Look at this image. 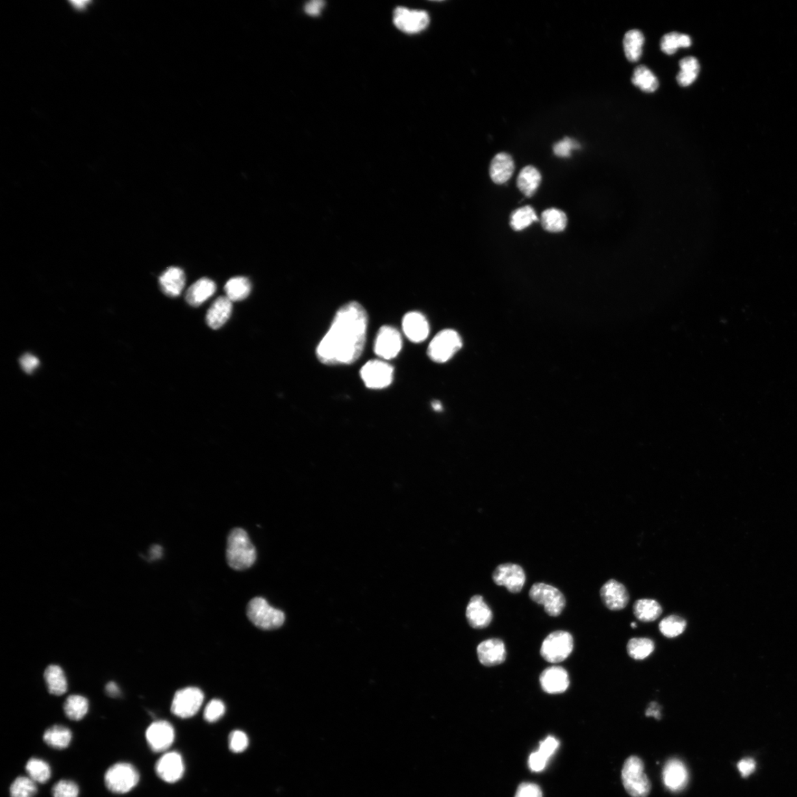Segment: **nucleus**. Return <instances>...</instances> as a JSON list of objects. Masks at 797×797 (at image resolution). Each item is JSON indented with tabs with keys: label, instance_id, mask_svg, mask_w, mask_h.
<instances>
[{
	"label": "nucleus",
	"instance_id": "nucleus-10",
	"mask_svg": "<svg viewBox=\"0 0 797 797\" xmlns=\"http://www.w3.org/2000/svg\"><path fill=\"white\" fill-rule=\"evenodd\" d=\"M203 700V692L198 688L187 687L180 690L174 696L172 711L179 718H192L198 713Z\"/></svg>",
	"mask_w": 797,
	"mask_h": 797
},
{
	"label": "nucleus",
	"instance_id": "nucleus-40",
	"mask_svg": "<svg viewBox=\"0 0 797 797\" xmlns=\"http://www.w3.org/2000/svg\"><path fill=\"white\" fill-rule=\"evenodd\" d=\"M26 772L35 783H45L51 776V767L40 759L32 758L26 765Z\"/></svg>",
	"mask_w": 797,
	"mask_h": 797
},
{
	"label": "nucleus",
	"instance_id": "nucleus-29",
	"mask_svg": "<svg viewBox=\"0 0 797 797\" xmlns=\"http://www.w3.org/2000/svg\"><path fill=\"white\" fill-rule=\"evenodd\" d=\"M644 37L639 30H631L626 33L623 40L625 56L631 62L640 60L642 54Z\"/></svg>",
	"mask_w": 797,
	"mask_h": 797
},
{
	"label": "nucleus",
	"instance_id": "nucleus-36",
	"mask_svg": "<svg viewBox=\"0 0 797 797\" xmlns=\"http://www.w3.org/2000/svg\"><path fill=\"white\" fill-rule=\"evenodd\" d=\"M687 621L677 615H670L663 618L659 623L661 633L667 638H676L684 633L687 629Z\"/></svg>",
	"mask_w": 797,
	"mask_h": 797
},
{
	"label": "nucleus",
	"instance_id": "nucleus-28",
	"mask_svg": "<svg viewBox=\"0 0 797 797\" xmlns=\"http://www.w3.org/2000/svg\"><path fill=\"white\" fill-rule=\"evenodd\" d=\"M45 680L50 694L62 696L68 690V682L63 670L57 666L47 667L45 671Z\"/></svg>",
	"mask_w": 797,
	"mask_h": 797
},
{
	"label": "nucleus",
	"instance_id": "nucleus-54",
	"mask_svg": "<svg viewBox=\"0 0 797 797\" xmlns=\"http://www.w3.org/2000/svg\"><path fill=\"white\" fill-rule=\"evenodd\" d=\"M161 555H162V548H161L160 546H155L153 548H151V556L153 557V559L160 558Z\"/></svg>",
	"mask_w": 797,
	"mask_h": 797
},
{
	"label": "nucleus",
	"instance_id": "nucleus-27",
	"mask_svg": "<svg viewBox=\"0 0 797 797\" xmlns=\"http://www.w3.org/2000/svg\"><path fill=\"white\" fill-rule=\"evenodd\" d=\"M662 611L661 605L652 599H641L635 601L633 605L634 616L644 622L657 620L660 618Z\"/></svg>",
	"mask_w": 797,
	"mask_h": 797
},
{
	"label": "nucleus",
	"instance_id": "nucleus-43",
	"mask_svg": "<svg viewBox=\"0 0 797 797\" xmlns=\"http://www.w3.org/2000/svg\"><path fill=\"white\" fill-rule=\"evenodd\" d=\"M225 713V706L220 700H212L207 705L204 711V718L207 722L213 723L219 720Z\"/></svg>",
	"mask_w": 797,
	"mask_h": 797
},
{
	"label": "nucleus",
	"instance_id": "nucleus-46",
	"mask_svg": "<svg viewBox=\"0 0 797 797\" xmlns=\"http://www.w3.org/2000/svg\"><path fill=\"white\" fill-rule=\"evenodd\" d=\"M515 797H543L542 789L533 783H523L520 785Z\"/></svg>",
	"mask_w": 797,
	"mask_h": 797
},
{
	"label": "nucleus",
	"instance_id": "nucleus-49",
	"mask_svg": "<svg viewBox=\"0 0 797 797\" xmlns=\"http://www.w3.org/2000/svg\"><path fill=\"white\" fill-rule=\"evenodd\" d=\"M20 364L25 372L31 374L40 366V359L33 355L26 354L21 358Z\"/></svg>",
	"mask_w": 797,
	"mask_h": 797
},
{
	"label": "nucleus",
	"instance_id": "nucleus-39",
	"mask_svg": "<svg viewBox=\"0 0 797 797\" xmlns=\"http://www.w3.org/2000/svg\"><path fill=\"white\" fill-rule=\"evenodd\" d=\"M691 38L687 34L672 32L664 35L661 40V49L668 55L674 54L680 47H689Z\"/></svg>",
	"mask_w": 797,
	"mask_h": 797
},
{
	"label": "nucleus",
	"instance_id": "nucleus-32",
	"mask_svg": "<svg viewBox=\"0 0 797 797\" xmlns=\"http://www.w3.org/2000/svg\"><path fill=\"white\" fill-rule=\"evenodd\" d=\"M632 83L643 92L648 93L656 91L659 85L656 75L644 65H640L635 69Z\"/></svg>",
	"mask_w": 797,
	"mask_h": 797
},
{
	"label": "nucleus",
	"instance_id": "nucleus-21",
	"mask_svg": "<svg viewBox=\"0 0 797 797\" xmlns=\"http://www.w3.org/2000/svg\"><path fill=\"white\" fill-rule=\"evenodd\" d=\"M405 336L413 343H421L428 338L430 327L428 320L418 312L407 313L403 320Z\"/></svg>",
	"mask_w": 797,
	"mask_h": 797
},
{
	"label": "nucleus",
	"instance_id": "nucleus-16",
	"mask_svg": "<svg viewBox=\"0 0 797 797\" xmlns=\"http://www.w3.org/2000/svg\"><path fill=\"white\" fill-rule=\"evenodd\" d=\"M600 596L606 608L614 611L624 609L630 600L627 588L613 579L603 585Z\"/></svg>",
	"mask_w": 797,
	"mask_h": 797
},
{
	"label": "nucleus",
	"instance_id": "nucleus-44",
	"mask_svg": "<svg viewBox=\"0 0 797 797\" xmlns=\"http://www.w3.org/2000/svg\"><path fill=\"white\" fill-rule=\"evenodd\" d=\"M249 744V737L242 731H233L229 737V746L234 753H241L246 750Z\"/></svg>",
	"mask_w": 797,
	"mask_h": 797
},
{
	"label": "nucleus",
	"instance_id": "nucleus-34",
	"mask_svg": "<svg viewBox=\"0 0 797 797\" xmlns=\"http://www.w3.org/2000/svg\"><path fill=\"white\" fill-rule=\"evenodd\" d=\"M89 709L88 700L81 696L73 695L66 699L64 710L66 717L73 720H81Z\"/></svg>",
	"mask_w": 797,
	"mask_h": 797
},
{
	"label": "nucleus",
	"instance_id": "nucleus-6",
	"mask_svg": "<svg viewBox=\"0 0 797 797\" xmlns=\"http://www.w3.org/2000/svg\"><path fill=\"white\" fill-rule=\"evenodd\" d=\"M462 347L458 332L444 329L439 332L429 344L428 355L433 362L443 364L448 362Z\"/></svg>",
	"mask_w": 797,
	"mask_h": 797
},
{
	"label": "nucleus",
	"instance_id": "nucleus-18",
	"mask_svg": "<svg viewBox=\"0 0 797 797\" xmlns=\"http://www.w3.org/2000/svg\"><path fill=\"white\" fill-rule=\"evenodd\" d=\"M540 684L548 694H561L570 685V679L568 672L564 668L553 666L542 672L540 676Z\"/></svg>",
	"mask_w": 797,
	"mask_h": 797
},
{
	"label": "nucleus",
	"instance_id": "nucleus-13",
	"mask_svg": "<svg viewBox=\"0 0 797 797\" xmlns=\"http://www.w3.org/2000/svg\"><path fill=\"white\" fill-rule=\"evenodd\" d=\"M394 23L398 29L406 34H417L428 27L430 17L423 11L398 8L394 12Z\"/></svg>",
	"mask_w": 797,
	"mask_h": 797
},
{
	"label": "nucleus",
	"instance_id": "nucleus-17",
	"mask_svg": "<svg viewBox=\"0 0 797 797\" xmlns=\"http://www.w3.org/2000/svg\"><path fill=\"white\" fill-rule=\"evenodd\" d=\"M184 770L183 758L175 752L166 753L160 757L155 766L158 776L168 783H174L181 779Z\"/></svg>",
	"mask_w": 797,
	"mask_h": 797
},
{
	"label": "nucleus",
	"instance_id": "nucleus-45",
	"mask_svg": "<svg viewBox=\"0 0 797 797\" xmlns=\"http://www.w3.org/2000/svg\"><path fill=\"white\" fill-rule=\"evenodd\" d=\"M580 148V145L577 143V141L565 138L563 140L559 141L558 143L554 146V153L559 157H569L572 155V151L574 149Z\"/></svg>",
	"mask_w": 797,
	"mask_h": 797
},
{
	"label": "nucleus",
	"instance_id": "nucleus-25",
	"mask_svg": "<svg viewBox=\"0 0 797 797\" xmlns=\"http://www.w3.org/2000/svg\"><path fill=\"white\" fill-rule=\"evenodd\" d=\"M216 290V283L211 279L203 278L192 284L186 292V299L189 305L199 307L210 299Z\"/></svg>",
	"mask_w": 797,
	"mask_h": 797
},
{
	"label": "nucleus",
	"instance_id": "nucleus-42",
	"mask_svg": "<svg viewBox=\"0 0 797 797\" xmlns=\"http://www.w3.org/2000/svg\"><path fill=\"white\" fill-rule=\"evenodd\" d=\"M52 793L53 797H78L79 790L73 781H61L53 786Z\"/></svg>",
	"mask_w": 797,
	"mask_h": 797
},
{
	"label": "nucleus",
	"instance_id": "nucleus-47",
	"mask_svg": "<svg viewBox=\"0 0 797 797\" xmlns=\"http://www.w3.org/2000/svg\"><path fill=\"white\" fill-rule=\"evenodd\" d=\"M559 745V743L555 737L548 736L540 743L538 751L548 760V758L555 752Z\"/></svg>",
	"mask_w": 797,
	"mask_h": 797
},
{
	"label": "nucleus",
	"instance_id": "nucleus-48",
	"mask_svg": "<svg viewBox=\"0 0 797 797\" xmlns=\"http://www.w3.org/2000/svg\"><path fill=\"white\" fill-rule=\"evenodd\" d=\"M548 759L539 751L531 754L529 759V766L533 772H538L544 770Z\"/></svg>",
	"mask_w": 797,
	"mask_h": 797
},
{
	"label": "nucleus",
	"instance_id": "nucleus-15",
	"mask_svg": "<svg viewBox=\"0 0 797 797\" xmlns=\"http://www.w3.org/2000/svg\"><path fill=\"white\" fill-rule=\"evenodd\" d=\"M663 781L667 789L679 792L685 789L689 783V772L684 763L677 758L669 760L663 770Z\"/></svg>",
	"mask_w": 797,
	"mask_h": 797
},
{
	"label": "nucleus",
	"instance_id": "nucleus-53",
	"mask_svg": "<svg viewBox=\"0 0 797 797\" xmlns=\"http://www.w3.org/2000/svg\"><path fill=\"white\" fill-rule=\"evenodd\" d=\"M107 694L113 698L118 697L121 690L115 682H110L106 686Z\"/></svg>",
	"mask_w": 797,
	"mask_h": 797
},
{
	"label": "nucleus",
	"instance_id": "nucleus-3",
	"mask_svg": "<svg viewBox=\"0 0 797 797\" xmlns=\"http://www.w3.org/2000/svg\"><path fill=\"white\" fill-rule=\"evenodd\" d=\"M644 766L641 759L631 756L625 761L622 779L626 792L632 797H647L651 790V784L645 774Z\"/></svg>",
	"mask_w": 797,
	"mask_h": 797
},
{
	"label": "nucleus",
	"instance_id": "nucleus-56",
	"mask_svg": "<svg viewBox=\"0 0 797 797\" xmlns=\"http://www.w3.org/2000/svg\"><path fill=\"white\" fill-rule=\"evenodd\" d=\"M631 628H632V629H635V628H637V623H635V622H632V623L631 624Z\"/></svg>",
	"mask_w": 797,
	"mask_h": 797
},
{
	"label": "nucleus",
	"instance_id": "nucleus-50",
	"mask_svg": "<svg viewBox=\"0 0 797 797\" xmlns=\"http://www.w3.org/2000/svg\"><path fill=\"white\" fill-rule=\"evenodd\" d=\"M737 768L742 776L747 777L755 772L756 763L752 758H746L738 763Z\"/></svg>",
	"mask_w": 797,
	"mask_h": 797
},
{
	"label": "nucleus",
	"instance_id": "nucleus-55",
	"mask_svg": "<svg viewBox=\"0 0 797 797\" xmlns=\"http://www.w3.org/2000/svg\"><path fill=\"white\" fill-rule=\"evenodd\" d=\"M432 407L435 412H441L442 410V405L439 401H434L432 403Z\"/></svg>",
	"mask_w": 797,
	"mask_h": 797
},
{
	"label": "nucleus",
	"instance_id": "nucleus-12",
	"mask_svg": "<svg viewBox=\"0 0 797 797\" xmlns=\"http://www.w3.org/2000/svg\"><path fill=\"white\" fill-rule=\"evenodd\" d=\"M493 581L499 586H505L511 593L521 592L526 582L524 569L519 565L505 564L498 566L492 574Z\"/></svg>",
	"mask_w": 797,
	"mask_h": 797
},
{
	"label": "nucleus",
	"instance_id": "nucleus-41",
	"mask_svg": "<svg viewBox=\"0 0 797 797\" xmlns=\"http://www.w3.org/2000/svg\"><path fill=\"white\" fill-rule=\"evenodd\" d=\"M37 792L36 783L30 777L16 778L11 786V797H34Z\"/></svg>",
	"mask_w": 797,
	"mask_h": 797
},
{
	"label": "nucleus",
	"instance_id": "nucleus-26",
	"mask_svg": "<svg viewBox=\"0 0 797 797\" xmlns=\"http://www.w3.org/2000/svg\"><path fill=\"white\" fill-rule=\"evenodd\" d=\"M540 183H542V175L536 168L531 166L522 169L517 179V185L520 191L527 197L535 194Z\"/></svg>",
	"mask_w": 797,
	"mask_h": 797
},
{
	"label": "nucleus",
	"instance_id": "nucleus-7",
	"mask_svg": "<svg viewBox=\"0 0 797 797\" xmlns=\"http://www.w3.org/2000/svg\"><path fill=\"white\" fill-rule=\"evenodd\" d=\"M574 649V639L571 633L557 631L550 633L540 648L542 658L550 663H559L570 656Z\"/></svg>",
	"mask_w": 797,
	"mask_h": 797
},
{
	"label": "nucleus",
	"instance_id": "nucleus-5",
	"mask_svg": "<svg viewBox=\"0 0 797 797\" xmlns=\"http://www.w3.org/2000/svg\"><path fill=\"white\" fill-rule=\"evenodd\" d=\"M140 775L136 768L127 763L111 766L104 776L107 789L113 793L123 794L131 791L138 785Z\"/></svg>",
	"mask_w": 797,
	"mask_h": 797
},
{
	"label": "nucleus",
	"instance_id": "nucleus-30",
	"mask_svg": "<svg viewBox=\"0 0 797 797\" xmlns=\"http://www.w3.org/2000/svg\"><path fill=\"white\" fill-rule=\"evenodd\" d=\"M44 742L53 748L64 749L68 747L72 739V733L68 728L63 726H53L45 731Z\"/></svg>",
	"mask_w": 797,
	"mask_h": 797
},
{
	"label": "nucleus",
	"instance_id": "nucleus-31",
	"mask_svg": "<svg viewBox=\"0 0 797 797\" xmlns=\"http://www.w3.org/2000/svg\"><path fill=\"white\" fill-rule=\"evenodd\" d=\"M226 297L233 301H240L250 295L251 283L245 277H234L227 281L225 286Z\"/></svg>",
	"mask_w": 797,
	"mask_h": 797
},
{
	"label": "nucleus",
	"instance_id": "nucleus-52",
	"mask_svg": "<svg viewBox=\"0 0 797 797\" xmlns=\"http://www.w3.org/2000/svg\"><path fill=\"white\" fill-rule=\"evenodd\" d=\"M661 707L657 703V702H651L646 710V713H645V715H646L647 717H653L657 720H660L661 718Z\"/></svg>",
	"mask_w": 797,
	"mask_h": 797
},
{
	"label": "nucleus",
	"instance_id": "nucleus-14",
	"mask_svg": "<svg viewBox=\"0 0 797 797\" xmlns=\"http://www.w3.org/2000/svg\"><path fill=\"white\" fill-rule=\"evenodd\" d=\"M146 737L151 750L155 752H162L173 745L175 741V730L167 721H156L147 729Z\"/></svg>",
	"mask_w": 797,
	"mask_h": 797
},
{
	"label": "nucleus",
	"instance_id": "nucleus-2",
	"mask_svg": "<svg viewBox=\"0 0 797 797\" xmlns=\"http://www.w3.org/2000/svg\"><path fill=\"white\" fill-rule=\"evenodd\" d=\"M227 564L237 571L251 568L256 559V551L246 531L236 528L227 538L226 551Z\"/></svg>",
	"mask_w": 797,
	"mask_h": 797
},
{
	"label": "nucleus",
	"instance_id": "nucleus-35",
	"mask_svg": "<svg viewBox=\"0 0 797 797\" xmlns=\"http://www.w3.org/2000/svg\"><path fill=\"white\" fill-rule=\"evenodd\" d=\"M566 214L557 208H549L543 212L542 223L544 229L549 232H561L567 225Z\"/></svg>",
	"mask_w": 797,
	"mask_h": 797
},
{
	"label": "nucleus",
	"instance_id": "nucleus-24",
	"mask_svg": "<svg viewBox=\"0 0 797 797\" xmlns=\"http://www.w3.org/2000/svg\"><path fill=\"white\" fill-rule=\"evenodd\" d=\"M514 170V161L511 157L507 153H499L492 160L490 175L493 182L504 184L511 177Z\"/></svg>",
	"mask_w": 797,
	"mask_h": 797
},
{
	"label": "nucleus",
	"instance_id": "nucleus-8",
	"mask_svg": "<svg viewBox=\"0 0 797 797\" xmlns=\"http://www.w3.org/2000/svg\"><path fill=\"white\" fill-rule=\"evenodd\" d=\"M529 595L531 600L544 605L546 613L554 618L561 615L565 609L566 601L564 595L553 585L535 583L531 587Z\"/></svg>",
	"mask_w": 797,
	"mask_h": 797
},
{
	"label": "nucleus",
	"instance_id": "nucleus-37",
	"mask_svg": "<svg viewBox=\"0 0 797 797\" xmlns=\"http://www.w3.org/2000/svg\"><path fill=\"white\" fill-rule=\"evenodd\" d=\"M655 650L654 642L648 638H633L627 644L629 657L634 660H644Z\"/></svg>",
	"mask_w": 797,
	"mask_h": 797
},
{
	"label": "nucleus",
	"instance_id": "nucleus-38",
	"mask_svg": "<svg viewBox=\"0 0 797 797\" xmlns=\"http://www.w3.org/2000/svg\"><path fill=\"white\" fill-rule=\"evenodd\" d=\"M538 220L533 207L524 206L516 210L510 217V225L512 229L520 231L527 229L529 226Z\"/></svg>",
	"mask_w": 797,
	"mask_h": 797
},
{
	"label": "nucleus",
	"instance_id": "nucleus-9",
	"mask_svg": "<svg viewBox=\"0 0 797 797\" xmlns=\"http://www.w3.org/2000/svg\"><path fill=\"white\" fill-rule=\"evenodd\" d=\"M393 375L394 368L379 359L370 360L360 370V376L366 386L372 389H382L390 385Z\"/></svg>",
	"mask_w": 797,
	"mask_h": 797
},
{
	"label": "nucleus",
	"instance_id": "nucleus-33",
	"mask_svg": "<svg viewBox=\"0 0 797 797\" xmlns=\"http://www.w3.org/2000/svg\"><path fill=\"white\" fill-rule=\"evenodd\" d=\"M680 72L676 79L681 87H688L698 78L700 71V64L695 57H686L681 60Z\"/></svg>",
	"mask_w": 797,
	"mask_h": 797
},
{
	"label": "nucleus",
	"instance_id": "nucleus-4",
	"mask_svg": "<svg viewBox=\"0 0 797 797\" xmlns=\"http://www.w3.org/2000/svg\"><path fill=\"white\" fill-rule=\"evenodd\" d=\"M246 614L253 624L262 630L278 629L286 620V615L281 611L273 608L262 597L251 600Z\"/></svg>",
	"mask_w": 797,
	"mask_h": 797
},
{
	"label": "nucleus",
	"instance_id": "nucleus-19",
	"mask_svg": "<svg viewBox=\"0 0 797 797\" xmlns=\"http://www.w3.org/2000/svg\"><path fill=\"white\" fill-rule=\"evenodd\" d=\"M477 654L480 663L486 667L499 666L507 659L505 644L499 639H490L481 642L477 648Z\"/></svg>",
	"mask_w": 797,
	"mask_h": 797
},
{
	"label": "nucleus",
	"instance_id": "nucleus-22",
	"mask_svg": "<svg viewBox=\"0 0 797 797\" xmlns=\"http://www.w3.org/2000/svg\"><path fill=\"white\" fill-rule=\"evenodd\" d=\"M161 290L169 297H177L181 294L186 284V275L182 269L170 267L159 278Z\"/></svg>",
	"mask_w": 797,
	"mask_h": 797
},
{
	"label": "nucleus",
	"instance_id": "nucleus-20",
	"mask_svg": "<svg viewBox=\"0 0 797 797\" xmlns=\"http://www.w3.org/2000/svg\"><path fill=\"white\" fill-rule=\"evenodd\" d=\"M466 618L470 627L474 629H483L488 627L492 620V612L480 595L473 596L467 607Z\"/></svg>",
	"mask_w": 797,
	"mask_h": 797
},
{
	"label": "nucleus",
	"instance_id": "nucleus-51",
	"mask_svg": "<svg viewBox=\"0 0 797 797\" xmlns=\"http://www.w3.org/2000/svg\"><path fill=\"white\" fill-rule=\"evenodd\" d=\"M324 6V2L320 1V0H315V1H311L307 4L305 11L309 15L316 16L319 15Z\"/></svg>",
	"mask_w": 797,
	"mask_h": 797
},
{
	"label": "nucleus",
	"instance_id": "nucleus-23",
	"mask_svg": "<svg viewBox=\"0 0 797 797\" xmlns=\"http://www.w3.org/2000/svg\"><path fill=\"white\" fill-rule=\"evenodd\" d=\"M232 309L233 305L230 299L226 296L218 298L207 312V326L213 329L221 328L230 318Z\"/></svg>",
	"mask_w": 797,
	"mask_h": 797
},
{
	"label": "nucleus",
	"instance_id": "nucleus-1",
	"mask_svg": "<svg viewBox=\"0 0 797 797\" xmlns=\"http://www.w3.org/2000/svg\"><path fill=\"white\" fill-rule=\"evenodd\" d=\"M367 327V312L359 303L340 307L317 347L319 362L329 366L355 363L364 352Z\"/></svg>",
	"mask_w": 797,
	"mask_h": 797
},
{
	"label": "nucleus",
	"instance_id": "nucleus-11",
	"mask_svg": "<svg viewBox=\"0 0 797 797\" xmlns=\"http://www.w3.org/2000/svg\"><path fill=\"white\" fill-rule=\"evenodd\" d=\"M403 340L395 328L383 326L379 329L375 342V353L384 359L395 358L401 353Z\"/></svg>",
	"mask_w": 797,
	"mask_h": 797
}]
</instances>
